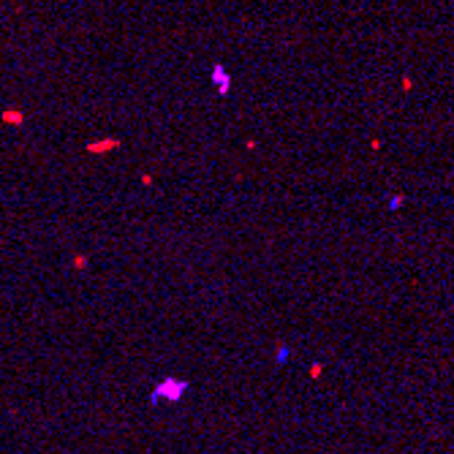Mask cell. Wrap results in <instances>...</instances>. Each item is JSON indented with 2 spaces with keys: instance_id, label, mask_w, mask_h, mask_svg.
<instances>
[{
  "instance_id": "1",
  "label": "cell",
  "mask_w": 454,
  "mask_h": 454,
  "mask_svg": "<svg viewBox=\"0 0 454 454\" xmlns=\"http://www.w3.org/2000/svg\"><path fill=\"white\" fill-rule=\"evenodd\" d=\"M188 392V381L183 378H163L158 381V386L153 389V405H158V400H169V402H179L183 394Z\"/></svg>"
},
{
  "instance_id": "2",
  "label": "cell",
  "mask_w": 454,
  "mask_h": 454,
  "mask_svg": "<svg viewBox=\"0 0 454 454\" xmlns=\"http://www.w3.org/2000/svg\"><path fill=\"white\" fill-rule=\"evenodd\" d=\"M212 84L218 87L220 96H229V90H232V76H229V71L220 66V63H215L212 66Z\"/></svg>"
},
{
  "instance_id": "3",
  "label": "cell",
  "mask_w": 454,
  "mask_h": 454,
  "mask_svg": "<svg viewBox=\"0 0 454 454\" xmlns=\"http://www.w3.org/2000/svg\"><path fill=\"white\" fill-rule=\"evenodd\" d=\"M0 120H3V122H14V125H22L25 114L22 112H14V109H6L3 114H0Z\"/></svg>"
},
{
  "instance_id": "4",
  "label": "cell",
  "mask_w": 454,
  "mask_h": 454,
  "mask_svg": "<svg viewBox=\"0 0 454 454\" xmlns=\"http://www.w3.org/2000/svg\"><path fill=\"white\" fill-rule=\"evenodd\" d=\"M288 356H291V351H288V345H278V351H275V359H278V362L283 365Z\"/></svg>"
},
{
  "instance_id": "5",
  "label": "cell",
  "mask_w": 454,
  "mask_h": 454,
  "mask_svg": "<svg viewBox=\"0 0 454 454\" xmlns=\"http://www.w3.org/2000/svg\"><path fill=\"white\" fill-rule=\"evenodd\" d=\"M321 370H324L321 365H313V367H310V376H313V378H319V376H321Z\"/></svg>"
}]
</instances>
